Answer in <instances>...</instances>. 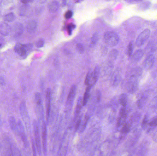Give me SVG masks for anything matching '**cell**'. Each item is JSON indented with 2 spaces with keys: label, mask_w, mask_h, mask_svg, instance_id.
<instances>
[{
  "label": "cell",
  "mask_w": 157,
  "mask_h": 156,
  "mask_svg": "<svg viewBox=\"0 0 157 156\" xmlns=\"http://www.w3.org/2000/svg\"><path fill=\"white\" fill-rule=\"evenodd\" d=\"M141 69L138 68L131 75L128 79L127 88L128 92L130 93H134L136 91L138 88V78L141 74Z\"/></svg>",
  "instance_id": "6da1fadb"
},
{
  "label": "cell",
  "mask_w": 157,
  "mask_h": 156,
  "mask_svg": "<svg viewBox=\"0 0 157 156\" xmlns=\"http://www.w3.org/2000/svg\"><path fill=\"white\" fill-rule=\"evenodd\" d=\"M0 152L2 156H14L13 144L8 136H4L0 143Z\"/></svg>",
  "instance_id": "7a4b0ae2"
},
{
  "label": "cell",
  "mask_w": 157,
  "mask_h": 156,
  "mask_svg": "<svg viewBox=\"0 0 157 156\" xmlns=\"http://www.w3.org/2000/svg\"><path fill=\"white\" fill-rule=\"evenodd\" d=\"M103 38L105 44L111 47L116 46L120 41V37L118 34L113 31L106 32Z\"/></svg>",
  "instance_id": "3957f363"
},
{
  "label": "cell",
  "mask_w": 157,
  "mask_h": 156,
  "mask_svg": "<svg viewBox=\"0 0 157 156\" xmlns=\"http://www.w3.org/2000/svg\"><path fill=\"white\" fill-rule=\"evenodd\" d=\"M20 114L22 117V120L28 132H30L31 129V124H30V118L27 109L26 105L25 102H22L19 107Z\"/></svg>",
  "instance_id": "277c9868"
},
{
  "label": "cell",
  "mask_w": 157,
  "mask_h": 156,
  "mask_svg": "<svg viewBox=\"0 0 157 156\" xmlns=\"http://www.w3.org/2000/svg\"><path fill=\"white\" fill-rule=\"evenodd\" d=\"M33 131H34V137H35V145L37 152L40 156H41L42 153L41 150V142H40V135L39 128L38 124L36 120H34L33 122Z\"/></svg>",
  "instance_id": "5b68a950"
},
{
  "label": "cell",
  "mask_w": 157,
  "mask_h": 156,
  "mask_svg": "<svg viewBox=\"0 0 157 156\" xmlns=\"http://www.w3.org/2000/svg\"><path fill=\"white\" fill-rule=\"evenodd\" d=\"M32 48L31 44H23L17 43L15 46L14 50L15 52L22 57H26L28 54L31 51Z\"/></svg>",
  "instance_id": "8992f818"
},
{
  "label": "cell",
  "mask_w": 157,
  "mask_h": 156,
  "mask_svg": "<svg viewBox=\"0 0 157 156\" xmlns=\"http://www.w3.org/2000/svg\"><path fill=\"white\" fill-rule=\"evenodd\" d=\"M150 35V30L149 29H146L138 35L136 38V45L138 47L143 46L148 40Z\"/></svg>",
  "instance_id": "52a82bcc"
},
{
  "label": "cell",
  "mask_w": 157,
  "mask_h": 156,
  "mask_svg": "<svg viewBox=\"0 0 157 156\" xmlns=\"http://www.w3.org/2000/svg\"><path fill=\"white\" fill-rule=\"evenodd\" d=\"M35 101L36 103L37 114L39 120H41L43 116V105L41 95L39 93H36L35 94Z\"/></svg>",
  "instance_id": "ba28073f"
},
{
  "label": "cell",
  "mask_w": 157,
  "mask_h": 156,
  "mask_svg": "<svg viewBox=\"0 0 157 156\" xmlns=\"http://www.w3.org/2000/svg\"><path fill=\"white\" fill-rule=\"evenodd\" d=\"M41 136H42V150L44 155L47 153V129L46 123L43 122L41 125Z\"/></svg>",
  "instance_id": "9c48e42d"
},
{
  "label": "cell",
  "mask_w": 157,
  "mask_h": 156,
  "mask_svg": "<svg viewBox=\"0 0 157 156\" xmlns=\"http://www.w3.org/2000/svg\"><path fill=\"white\" fill-rule=\"evenodd\" d=\"M51 90L48 89L46 92V117L47 121H48L50 116L51 110Z\"/></svg>",
  "instance_id": "30bf717a"
},
{
  "label": "cell",
  "mask_w": 157,
  "mask_h": 156,
  "mask_svg": "<svg viewBox=\"0 0 157 156\" xmlns=\"http://www.w3.org/2000/svg\"><path fill=\"white\" fill-rule=\"evenodd\" d=\"M76 91H77V86L75 85H73L71 88L68 98H67L66 105L68 106V108L71 107L72 105L75 98L76 95Z\"/></svg>",
  "instance_id": "8fae6325"
},
{
  "label": "cell",
  "mask_w": 157,
  "mask_h": 156,
  "mask_svg": "<svg viewBox=\"0 0 157 156\" xmlns=\"http://www.w3.org/2000/svg\"><path fill=\"white\" fill-rule=\"evenodd\" d=\"M69 137H67V135L63 137V140L62 141L60 146L58 156H66L67 154V148H68V143H69Z\"/></svg>",
  "instance_id": "7c38bea8"
},
{
  "label": "cell",
  "mask_w": 157,
  "mask_h": 156,
  "mask_svg": "<svg viewBox=\"0 0 157 156\" xmlns=\"http://www.w3.org/2000/svg\"><path fill=\"white\" fill-rule=\"evenodd\" d=\"M127 109L126 107H122L120 110L119 117L117 121V127H120L125 123V120L127 117Z\"/></svg>",
  "instance_id": "4fadbf2b"
},
{
  "label": "cell",
  "mask_w": 157,
  "mask_h": 156,
  "mask_svg": "<svg viewBox=\"0 0 157 156\" xmlns=\"http://www.w3.org/2000/svg\"><path fill=\"white\" fill-rule=\"evenodd\" d=\"M100 67L98 66H96L93 71V73H92V78H91V81L89 85L87 86V87L92 88L98 81V79L99 76L100 74Z\"/></svg>",
  "instance_id": "5bb4252c"
},
{
  "label": "cell",
  "mask_w": 157,
  "mask_h": 156,
  "mask_svg": "<svg viewBox=\"0 0 157 156\" xmlns=\"http://www.w3.org/2000/svg\"><path fill=\"white\" fill-rule=\"evenodd\" d=\"M155 62V57L153 55H150L146 58L144 63V68L146 70L150 69L154 66Z\"/></svg>",
  "instance_id": "9a60e30c"
},
{
  "label": "cell",
  "mask_w": 157,
  "mask_h": 156,
  "mask_svg": "<svg viewBox=\"0 0 157 156\" xmlns=\"http://www.w3.org/2000/svg\"><path fill=\"white\" fill-rule=\"evenodd\" d=\"M9 124L11 130L17 136L18 126H17V121H16L15 118L13 116L10 117L9 118Z\"/></svg>",
  "instance_id": "2e32d148"
},
{
  "label": "cell",
  "mask_w": 157,
  "mask_h": 156,
  "mask_svg": "<svg viewBox=\"0 0 157 156\" xmlns=\"http://www.w3.org/2000/svg\"><path fill=\"white\" fill-rule=\"evenodd\" d=\"M24 27L19 23H16L13 27V32L15 37H19L23 34Z\"/></svg>",
  "instance_id": "e0dca14e"
},
{
  "label": "cell",
  "mask_w": 157,
  "mask_h": 156,
  "mask_svg": "<svg viewBox=\"0 0 157 156\" xmlns=\"http://www.w3.org/2000/svg\"><path fill=\"white\" fill-rule=\"evenodd\" d=\"M11 31L10 26L6 23H1L0 24V34L4 36L9 34Z\"/></svg>",
  "instance_id": "ac0fdd59"
},
{
  "label": "cell",
  "mask_w": 157,
  "mask_h": 156,
  "mask_svg": "<svg viewBox=\"0 0 157 156\" xmlns=\"http://www.w3.org/2000/svg\"><path fill=\"white\" fill-rule=\"evenodd\" d=\"M144 51L142 49H140L136 50L133 55L132 56V59L134 62H138L142 59L144 56Z\"/></svg>",
  "instance_id": "d6986e66"
},
{
  "label": "cell",
  "mask_w": 157,
  "mask_h": 156,
  "mask_svg": "<svg viewBox=\"0 0 157 156\" xmlns=\"http://www.w3.org/2000/svg\"><path fill=\"white\" fill-rule=\"evenodd\" d=\"M59 6V2L57 1H52L49 3L48 9L50 12L52 13H55L58 11Z\"/></svg>",
  "instance_id": "ffe728a7"
},
{
  "label": "cell",
  "mask_w": 157,
  "mask_h": 156,
  "mask_svg": "<svg viewBox=\"0 0 157 156\" xmlns=\"http://www.w3.org/2000/svg\"><path fill=\"white\" fill-rule=\"evenodd\" d=\"M91 89V88H90V87H87L86 89V92H85L84 96L82 98V104H83V106L86 105L88 102L90 96V91Z\"/></svg>",
  "instance_id": "44dd1931"
},
{
  "label": "cell",
  "mask_w": 157,
  "mask_h": 156,
  "mask_svg": "<svg viewBox=\"0 0 157 156\" xmlns=\"http://www.w3.org/2000/svg\"><path fill=\"white\" fill-rule=\"evenodd\" d=\"M37 24L36 22L34 20L30 21L29 22L27 25V29L28 32L30 33H34L37 28Z\"/></svg>",
  "instance_id": "7402d4cb"
},
{
  "label": "cell",
  "mask_w": 157,
  "mask_h": 156,
  "mask_svg": "<svg viewBox=\"0 0 157 156\" xmlns=\"http://www.w3.org/2000/svg\"><path fill=\"white\" fill-rule=\"evenodd\" d=\"M83 104H82V98L81 97H79L78 98V101H77V104H76V109L75 111V118L76 120V118L78 117L81 111V109H82Z\"/></svg>",
  "instance_id": "603a6c76"
},
{
  "label": "cell",
  "mask_w": 157,
  "mask_h": 156,
  "mask_svg": "<svg viewBox=\"0 0 157 156\" xmlns=\"http://www.w3.org/2000/svg\"><path fill=\"white\" fill-rule=\"evenodd\" d=\"M119 103L122 107H126L128 103V97L126 94L123 93L121 94L119 98Z\"/></svg>",
  "instance_id": "cb8c5ba5"
},
{
  "label": "cell",
  "mask_w": 157,
  "mask_h": 156,
  "mask_svg": "<svg viewBox=\"0 0 157 156\" xmlns=\"http://www.w3.org/2000/svg\"><path fill=\"white\" fill-rule=\"evenodd\" d=\"M131 130V125L128 123H125L122 127L121 133L123 134H126L129 132Z\"/></svg>",
  "instance_id": "d4e9b609"
},
{
  "label": "cell",
  "mask_w": 157,
  "mask_h": 156,
  "mask_svg": "<svg viewBox=\"0 0 157 156\" xmlns=\"http://www.w3.org/2000/svg\"><path fill=\"white\" fill-rule=\"evenodd\" d=\"M15 19V16L13 13H10L5 16L4 19L6 22H11L13 21Z\"/></svg>",
  "instance_id": "484cf974"
},
{
  "label": "cell",
  "mask_w": 157,
  "mask_h": 156,
  "mask_svg": "<svg viewBox=\"0 0 157 156\" xmlns=\"http://www.w3.org/2000/svg\"><path fill=\"white\" fill-rule=\"evenodd\" d=\"M92 73H93V71L91 69L89 70L86 76V79L85 81V83L87 86H88L90 83L91 81V78H92Z\"/></svg>",
  "instance_id": "4316f807"
},
{
  "label": "cell",
  "mask_w": 157,
  "mask_h": 156,
  "mask_svg": "<svg viewBox=\"0 0 157 156\" xmlns=\"http://www.w3.org/2000/svg\"><path fill=\"white\" fill-rule=\"evenodd\" d=\"M89 116L87 114H86L85 116V117H84V120H83V121H82V122H83L82 123V124L80 125V127H81V128H80V132H83L85 130V128H86L87 124L88 122L89 121Z\"/></svg>",
  "instance_id": "83f0119b"
},
{
  "label": "cell",
  "mask_w": 157,
  "mask_h": 156,
  "mask_svg": "<svg viewBox=\"0 0 157 156\" xmlns=\"http://www.w3.org/2000/svg\"><path fill=\"white\" fill-rule=\"evenodd\" d=\"M118 54H119V52L117 49H112L109 54V58L110 59H112V60H115L118 57Z\"/></svg>",
  "instance_id": "f1b7e54d"
},
{
  "label": "cell",
  "mask_w": 157,
  "mask_h": 156,
  "mask_svg": "<svg viewBox=\"0 0 157 156\" xmlns=\"http://www.w3.org/2000/svg\"><path fill=\"white\" fill-rule=\"evenodd\" d=\"M147 148V147L146 146L144 145L141 146L140 149L138 150L137 156H145V155L146 154Z\"/></svg>",
  "instance_id": "f546056e"
},
{
  "label": "cell",
  "mask_w": 157,
  "mask_h": 156,
  "mask_svg": "<svg viewBox=\"0 0 157 156\" xmlns=\"http://www.w3.org/2000/svg\"><path fill=\"white\" fill-rule=\"evenodd\" d=\"M98 35L97 33H95L91 38L90 46L93 47L98 42Z\"/></svg>",
  "instance_id": "4dcf8cb0"
},
{
  "label": "cell",
  "mask_w": 157,
  "mask_h": 156,
  "mask_svg": "<svg viewBox=\"0 0 157 156\" xmlns=\"http://www.w3.org/2000/svg\"><path fill=\"white\" fill-rule=\"evenodd\" d=\"M13 152L14 156H23L22 153L20 151L18 147L15 145L13 144Z\"/></svg>",
  "instance_id": "1f68e13d"
},
{
  "label": "cell",
  "mask_w": 157,
  "mask_h": 156,
  "mask_svg": "<svg viewBox=\"0 0 157 156\" xmlns=\"http://www.w3.org/2000/svg\"><path fill=\"white\" fill-rule=\"evenodd\" d=\"M29 10V6L28 5H23L21 7V9L20 11V15L22 16H25L27 14Z\"/></svg>",
  "instance_id": "d6a6232c"
},
{
  "label": "cell",
  "mask_w": 157,
  "mask_h": 156,
  "mask_svg": "<svg viewBox=\"0 0 157 156\" xmlns=\"http://www.w3.org/2000/svg\"><path fill=\"white\" fill-rule=\"evenodd\" d=\"M133 51V42L131 41L128 45V49H127V53L129 56L131 57L132 56Z\"/></svg>",
  "instance_id": "836d02e7"
},
{
  "label": "cell",
  "mask_w": 157,
  "mask_h": 156,
  "mask_svg": "<svg viewBox=\"0 0 157 156\" xmlns=\"http://www.w3.org/2000/svg\"><path fill=\"white\" fill-rule=\"evenodd\" d=\"M148 126L150 128H154L157 126V117L152 119L148 124Z\"/></svg>",
  "instance_id": "e575fe53"
},
{
  "label": "cell",
  "mask_w": 157,
  "mask_h": 156,
  "mask_svg": "<svg viewBox=\"0 0 157 156\" xmlns=\"http://www.w3.org/2000/svg\"><path fill=\"white\" fill-rule=\"evenodd\" d=\"M76 49L78 53L80 54H82L84 53L85 51V49H84V46L81 43H78L76 45Z\"/></svg>",
  "instance_id": "d590c367"
},
{
  "label": "cell",
  "mask_w": 157,
  "mask_h": 156,
  "mask_svg": "<svg viewBox=\"0 0 157 156\" xmlns=\"http://www.w3.org/2000/svg\"><path fill=\"white\" fill-rule=\"evenodd\" d=\"M120 80H121V77H120L119 74H116L114 76L113 80V84L114 86H117L119 84Z\"/></svg>",
  "instance_id": "8d00e7d4"
},
{
  "label": "cell",
  "mask_w": 157,
  "mask_h": 156,
  "mask_svg": "<svg viewBox=\"0 0 157 156\" xmlns=\"http://www.w3.org/2000/svg\"><path fill=\"white\" fill-rule=\"evenodd\" d=\"M32 156H37V150L36 148V145H35V141L33 139H32Z\"/></svg>",
  "instance_id": "74e56055"
},
{
  "label": "cell",
  "mask_w": 157,
  "mask_h": 156,
  "mask_svg": "<svg viewBox=\"0 0 157 156\" xmlns=\"http://www.w3.org/2000/svg\"><path fill=\"white\" fill-rule=\"evenodd\" d=\"M44 44H45V40L44 39L41 38L39 40H38L36 43V46L38 48H41L44 46Z\"/></svg>",
  "instance_id": "f35d334b"
},
{
  "label": "cell",
  "mask_w": 157,
  "mask_h": 156,
  "mask_svg": "<svg viewBox=\"0 0 157 156\" xmlns=\"http://www.w3.org/2000/svg\"><path fill=\"white\" fill-rule=\"evenodd\" d=\"M75 27V25L74 24L72 23L69 24L67 26V31H68V33H69V34H71L73 29H74Z\"/></svg>",
  "instance_id": "ab89813d"
},
{
  "label": "cell",
  "mask_w": 157,
  "mask_h": 156,
  "mask_svg": "<svg viewBox=\"0 0 157 156\" xmlns=\"http://www.w3.org/2000/svg\"><path fill=\"white\" fill-rule=\"evenodd\" d=\"M73 15V13L72 11L69 10L65 13V14H64V17L66 19H70V18H71Z\"/></svg>",
  "instance_id": "60d3db41"
},
{
  "label": "cell",
  "mask_w": 157,
  "mask_h": 156,
  "mask_svg": "<svg viewBox=\"0 0 157 156\" xmlns=\"http://www.w3.org/2000/svg\"><path fill=\"white\" fill-rule=\"evenodd\" d=\"M81 121H82V120H81V118H78V120H77V122H76L75 125V131H78V129L80 127L81 124Z\"/></svg>",
  "instance_id": "b9f144b4"
},
{
  "label": "cell",
  "mask_w": 157,
  "mask_h": 156,
  "mask_svg": "<svg viewBox=\"0 0 157 156\" xmlns=\"http://www.w3.org/2000/svg\"><path fill=\"white\" fill-rule=\"evenodd\" d=\"M22 154H23V156H30V150H23Z\"/></svg>",
  "instance_id": "7bdbcfd3"
},
{
  "label": "cell",
  "mask_w": 157,
  "mask_h": 156,
  "mask_svg": "<svg viewBox=\"0 0 157 156\" xmlns=\"http://www.w3.org/2000/svg\"><path fill=\"white\" fill-rule=\"evenodd\" d=\"M5 83V81L3 77H0V86H3Z\"/></svg>",
  "instance_id": "ee69618b"
},
{
  "label": "cell",
  "mask_w": 157,
  "mask_h": 156,
  "mask_svg": "<svg viewBox=\"0 0 157 156\" xmlns=\"http://www.w3.org/2000/svg\"><path fill=\"white\" fill-rule=\"evenodd\" d=\"M31 1H21V2H22L23 3L25 4H27L28 3L30 2H31Z\"/></svg>",
  "instance_id": "f6af8a7d"
},
{
  "label": "cell",
  "mask_w": 157,
  "mask_h": 156,
  "mask_svg": "<svg viewBox=\"0 0 157 156\" xmlns=\"http://www.w3.org/2000/svg\"><path fill=\"white\" fill-rule=\"evenodd\" d=\"M2 117H1V114H0V127L2 126Z\"/></svg>",
  "instance_id": "bcb514c9"
},
{
  "label": "cell",
  "mask_w": 157,
  "mask_h": 156,
  "mask_svg": "<svg viewBox=\"0 0 157 156\" xmlns=\"http://www.w3.org/2000/svg\"><path fill=\"white\" fill-rule=\"evenodd\" d=\"M1 12H0V17H1Z\"/></svg>",
  "instance_id": "7dc6e473"
},
{
  "label": "cell",
  "mask_w": 157,
  "mask_h": 156,
  "mask_svg": "<svg viewBox=\"0 0 157 156\" xmlns=\"http://www.w3.org/2000/svg\"><path fill=\"white\" fill-rule=\"evenodd\" d=\"M1 46V44H0V47Z\"/></svg>",
  "instance_id": "c3c4849f"
}]
</instances>
